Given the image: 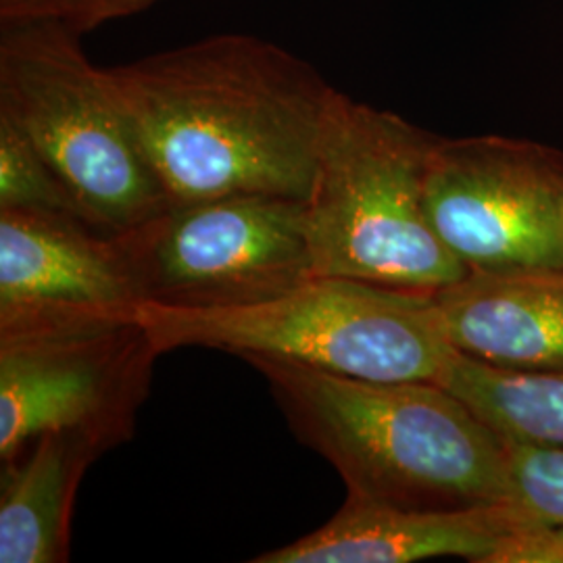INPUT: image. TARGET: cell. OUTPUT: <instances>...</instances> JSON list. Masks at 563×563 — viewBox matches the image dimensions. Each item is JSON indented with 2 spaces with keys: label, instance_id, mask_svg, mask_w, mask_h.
Listing matches in <instances>:
<instances>
[{
  "label": "cell",
  "instance_id": "obj_7",
  "mask_svg": "<svg viewBox=\"0 0 563 563\" xmlns=\"http://www.w3.org/2000/svg\"><path fill=\"white\" fill-rule=\"evenodd\" d=\"M159 355L139 316L0 332L2 463L48 432L130 441Z\"/></svg>",
  "mask_w": 563,
  "mask_h": 563
},
{
  "label": "cell",
  "instance_id": "obj_16",
  "mask_svg": "<svg viewBox=\"0 0 563 563\" xmlns=\"http://www.w3.org/2000/svg\"><path fill=\"white\" fill-rule=\"evenodd\" d=\"M518 501L563 528V449L509 441Z\"/></svg>",
  "mask_w": 563,
  "mask_h": 563
},
{
  "label": "cell",
  "instance_id": "obj_14",
  "mask_svg": "<svg viewBox=\"0 0 563 563\" xmlns=\"http://www.w3.org/2000/svg\"><path fill=\"white\" fill-rule=\"evenodd\" d=\"M0 209H42L80 218V209L38 148L0 115ZM88 223V222H86ZM95 228V225H92Z\"/></svg>",
  "mask_w": 563,
  "mask_h": 563
},
{
  "label": "cell",
  "instance_id": "obj_15",
  "mask_svg": "<svg viewBox=\"0 0 563 563\" xmlns=\"http://www.w3.org/2000/svg\"><path fill=\"white\" fill-rule=\"evenodd\" d=\"M157 0H0L2 27L57 25L76 36L125 20Z\"/></svg>",
  "mask_w": 563,
  "mask_h": 563
},
{
  "label": "cell",
  "instance_id": "obj_10",
  "mask_svg": "<svg viewBox=\"0 0 563 563\" xmlns=\"http://www.w3.org/2000/svg\"><path fill=\"white\" fill-rule=\"evenodd\" d=\"M547 523L522 501L465 509H407L346 495L318 530L253 563H413L462 558L490 563L509 539Z\"/></svg>",
  "mask_w": 563,
  "mask_h": 563
},
{
  "label": "cell",
  "instance_id": "obj_3",
  "mask_svg": "<svg viewBox=\"0 0 563 563\" xmlns=\"http://www.w3.org/2000/svg\"><path fill=\"white\" fill-rule=\"evenodd\" d=\"M437 136L339 95L307 197L313 276L437 292L467 274L426 211Z\"/></svg>",
  "mask_w": 563,
  "mask_h": 563
},
{
  "label": "cell",
  "instance_id": "obj_1",
  "mask_svg": "<svg viewBox=\"0 0 563 563\" xmlns=\"http://www.w3.org/2000/svg\"><path fill=\"white\" fill-rule=\"evenodd\" d=\"M169 205L307 201L339 90L297 55L220 34L107 69Z\"/></svg>",
  "mask_w": 563,
  "mask_h": 563
},
{
  "label": "cell",
  "instance_id": "obj_12",
  "mask_svg": "<svg viewBox=\"0 0 563 563\" xmlns=\"http://www.w3.org/2000/svg\"><path fill=\"white\" fill-rule=\"evenodd\" d=\"M101 455V446L86 437L48 432L2 463L0 563L69 560L78 486Z\"/></svg>",
  "mask_w": 563,
  "mask_h": 563
},
{
  "label": "cell",
  "instance_id": "obj_9",
  "mask_svg": "<svg viewBox=\"0 0 563 563\" xmlns=\"http://www.w3.org/2000/svg\"><path fill=\"white\" fill-rule=\"evenodd\" d=\"M141 307L115 234L71 213L0 209V332L136 318Z\"/></svg>",
  "mask_w": 563,
  "mask_h": 563
},
{
  "label": "cell",
  "instance_id": "obj_13",
  "mask_svg": "<svg viewBox=\"0 0 563 563\" xmlns=\"http://www.w3.org/2000/svg\"><path fill=\"white\" fill-rule=\"evenodd\" d=\"M439 384L507 441L563 449V369L509 372L453 351Z\"/></svg>",
  "mask_w": 563,
  "mask_h": 563
},
{
  "label": "cell",
  "instance_id": "obj_6",
  "mask_svg": "<svg viewBox=\"0 0 563 563\" xmlns=\"http://www.w3.org/2000/svg\"><path fill=\"white\" fill-rule=\"evenodd\" d=\"M115 236L142 305L249 307L313 276L302 199L228 195L176 202Z\"/></svg>",
  "mask_w": 563,
  "mask_h": 563
},
{
  "label": "cell",
  "instance_id": "obj_2",
  "mask_svg": "<svg viewBox=\"0 0 563 563\" xmlns=\"http://www.w3.org/2000/svg\"><path fill=\"white\" fill-rule=\"evenodd\" d=\"M295 437L334 465L346 495L407 509L518 501L509 441L437 383H378L242 355Z\"/></svg>",
  "mask_w": 563,
  "mask_h": 563
},
{
  "label": "cell",
  "instance_id": "obj_11",
  "mask_svg": "<svg viewBox=\"0 0 563 563\" xmlns=\"http://www.w3.org/2000/svg\"><path fill=\"white\" fill-rule=\"evenodd\" d=\"M432 297L453 351L509 372L563 369V267L467 272Z\"/></svg>",
  "mask_w": 563,
  "mask_h": 563
},
{
  "label": "cell",
  "instance_id": "obj_5",
  "mask_svg": "<svg viewBox=\"0 0 563 563\" xmlns=\"http://www.w3.org/2000/svg\"><path fill=\"white\" fill-rule=\"evenodd\" d=\"M0 115L13 121L78 205L84 222L123 234L169 201L107 69L57 25L0 36Z\"/></svg>",
  "mask_w": 563,
  "mask_h": 563
},
{
  "label": "cell",
  "instance_id": "obj_4",
  "mask_svg": "<svg viewBox=\"0 0 563 563\" xmlns=\"http://www.w3.org/2000/svg\"><path fill=\"white\" fill-rule=\"evenodd\" d=\"M163 353L181 346L267 355L378 383H437L453 349L432 292L311 276L276 299L230 309L142 305Z\"/></svg>",
  "mask_w": 563,
  "mask_h": 563
},
{
  "label": "cell",
  "instance_id": "obj_8",
  "mask_svg": "<svg viewBox=\"0 0 563 563\" xmlns=\"http://www.w3.org/2000/svg\"><path fill=\"white\" fill-rule=\"evenodd\" d=\"M426 211L467 272L563 267V153L497 134L437 136Z\"/></svg>",
  "mask_w": 563,
  "mask_h": 563
}]
</instances>
